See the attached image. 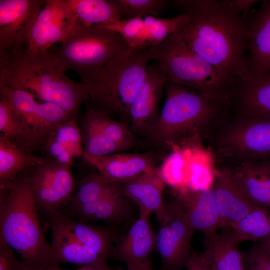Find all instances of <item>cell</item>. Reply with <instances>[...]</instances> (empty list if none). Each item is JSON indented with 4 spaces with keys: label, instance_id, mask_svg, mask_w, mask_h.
<instances>
[{
    "label": "cell",
    "instance_id": "cell-1",
    "mask_svg": "<svg viewBox=\"0 0 270 270\" xmlns=\"http://www.w3.org/2000/svg\"><path fill=\"white\" fill-rule=\"evenodd\" d=\"M172 4L188 19L178 31L188 46L221 75L229 90L248 72V31L228 0H178Z\"/></svg>",
    "mask_w": 270,
    "mask_h": 270
},
{
    "label": "cell",
    "instance_id": "cell-2",
    "mask_svg": "<svg viewBox=\"0 0 270 270\" xmlns=\"http://www.w3.org/2000/svg\"><path fill=\"white\" fill-rule=\"evenodd\" d=\"M65 72L50 50L32 56L20 48L0 55V85L28 90L76 117L82 104L88 101V86L72 80Z\"/></svg>",
    "mask_w": 270,
    "mask_h": 270
},
{
    "label": "cell",
    "instance_id": "cell-3",
    "mask_svg": "<svg viewBox=\"0 0 270 270\" xmlns=\"http://www.w3.org/2000/svg\"><path fill=\"white\" fill-rule=\"evenodd\" d=\"M0 197V237L20 254L29 270L52 266V249L41 230L27 169Z\"/></svg>",
    "mask_w": 270,
    "mask_h": 270
},
{
    "label": "cell",
    "instance_id": "cell-4",
    "mask_svg": "<svg viewBox=\"0 0 270 270\" xmlns=\"http://www.w3.org/2000/svg\"><path fill=\"white\" fill-rule=\"evenodd\" d=\"M152 60L150 48H131L109 60L85 82L92 108L130 124V108L143 84Z\"/></svg>",
    "mask_w": 270,
    "mask_h": 270
},
{
    "label": "cell",
    "instance_id": "cell-5",
    "mask_svg": "<svg viewBox=\"0 0 270 270\" xmlns=\"http://www.w3.org/2000/svg\"><path fill=\"white\" fill-rule=\"evenodd\" d=\"M44 214L52 234V265L70 263L82 266L107 262L120 238L112 230L91 226L60 210Z\"/></svg>",
    "mask_w": 270,
    "mask_h": 270
},
{
    "label": "cell",
    "instance_id": "cell-6",
    "mask_svg": "<svg viewBox=\"0 0 270 270\" xmlns=\"http://www.w3.org/2000/svg\"><path fill=\"white\" fill-rule=\"evenodd\" d=\"M152 60L166 80L222 100L229 88L219 72L188 46L179 32L150 48Z\"/></svg>",
    "mask_w": 270,
    "mask_h": 270
},
{
    "label": "cell",
    "instance_id": "cell-7",
    "mask_svg": "<svg viewBox=\"0 0 270 270\" xmlns=\"http://www.w3.org/2000/svg\"><path fill=\"white\" fill-rule=\"evenodd\" d=\"M164 89V106L148 136L154 144H168L196 132L219 110L221 100L192 88L166 80Z\"/></svg>",
    "mask_w": 270,
    "mask_h": 270
},
{
    "label": "cell",
    "instance_id": "cell-8",
    "mask_svg": "<svg viewBox=\"0 0 270 270\" xmlns=\"http://www.w3.org/2000/svg\"><path fill=\"white\" fill-rule=\"evenodd\" d=\"M132 48L119 34L102 25L87 26L78 20L67 38L50 50L66 71L85 82L109 60Z\"/></svg>",
    "mask_w": 270,
    "mask_h": 270
},
{
    "label": "cell",
    "instance_id": "cell-9",
    "mask_svg": "<svg viewBox=\"0 0 270 270\" xmlns=\"http://www.w3.org/2000/svg\"><path fill=\"white\" fill-rule=\"evenodd\" d=\"M0 97L10 104L14 117L30 139L33 152L44 154L54 131L73 118L53 103L38 102L26 90L0 85Z\"/></svg>",
    "mask_w": 270,
    "mask_h": 270
},
{
    "label": "cell",
    "instance_id": "cell-10",
    "mask_svg": "<svg viewBox=\"0 0 270 270\" xmlns=\"http://www.w3.org/2000/svg\"><path fill=\"white\" fill-rule=\"evenodd\" d=\"M156 216L158 227L156 233V249L161 258V270H182L192 253L190 240L194 232L185 210L178 200L164 203Z\"/></svg>",
    "mask_w": 270,
    "mask_h": 270
},
{
    "label": "cell",
    "instance_id": "cell-11",
    "mask_svg": "<svg viewBox=\"0 0 270 270\" xmlns=\"http://www.w3.org/2000/svg\"><path fill=\"white\" fill-rule=\"evenodd\" d=\"M27 172L38 212H52L69 204L76 186L70 166L46 158Z\"/></svg>",
    "mask_w": 270,
    "mask_h": 270
},
{
    "label": "cell",
    "instance_id": "cell-12",
    "mask_svg": "<svg viewBox=\"0 0 270 270\" xmlns=\"http://www.w3.org/2000/svg\"><path fill=\"white\" fill-rule=\"evenodd\" d=\"M77 20L66 0H46L30 30L25 50L36 56L67 38Z\"/></svg>",
    "mask_w": 270,
    "mask_h": 270
},
{
    "label": "cell",
    "instance_id": "cell-13",
    "mask_svg": "<svg viewBox=\"0 0 270 270\" xmlns=\"http://www.w3.org/2000/svg\"><path fill=\"white\" fill-rule=\"evenodd\" d=\"M46 0H0V54L24 48Z\"/></svg>",
    "mask_w": 270,
    "mask_h": 270
},
{
    "label": "cell",
    "instance_id": "cell-14",
    "mask_svg": "<svg viewBox=\"0 0 270 270\" xmlns=\"http://www.w3.org/2000/svg\"><path fill=\"white\" fill-rule=\"evenodd\" d=\"M210 188L221 228L230 227L251 212L262 207L250 198L234 172L228 169L216 174Z\"/></svg>",
    "mask_w": 270,
    "mask_h": 270
},
{
    "label": "cell",
    "instance_id": "cell-15",
    "mask_svg": "<svg viewBox=\"0 0 270 270\" xmlns=\"http://www.w3.org/2000/svg\"><path fill=\"white\" fill-rule=\"evenodd\" d=\"M166 78L156 66H149L146 79L130 108V126L136 136H148L156 124L158 106Z\"/></svg>",
    "mask_w": 270,
    "mask_h": 270
},
{
    "label": "cell",
    "instance_id": "cell-16",
    "mask_svg": "<svg viewBox=\"0 0 270 270\" xmlns=\"http://www.w3.org/2000/svg\"><path fill=\"white\" fill-rule=\"evenodd\" d=\"M150 217V215L140 214L126 233L112 246L108 258L123 262L126 268L149 260L156 248V237Z\"/></svg>",
    "mask_w": 270,
    "mask_h": 270
},
{
    "label": "cell",
    "instance_id": "cell-17",
    "mask_svg": "<svg viewBox=\"0 0 270 270\" xmlns=\"http://www.w3.org/2000/svg\"><path fill=\"white\" fill-rule=\"evenodd\" d=\"M86 162L108 180L121 183L156 168L154 154L115 153L95 156L84 154Z\"/></svg>",
    "mask_w": 270,
    "mask_h": 270
},
{
    "label": "cell",
    "instance_id": "cell-18",
    "mask_svg": "<svg viewBox=\"0 0 270 270\" xmlns=\"http://www.w3.org/2000/svg\"><path fill=\"white\" fill-rule=\"evenodd\" d=\"M246 22L248 31V72L270 73V0L264 1Z\"/></svg>",
    "mask_w": 270,
    "mask_h": 270
},
{
    "label": "cell",
    "instance_id": "cell-19",
    "mask_svg": "<svg viewBox=\"0 0 270 270\" xmlns=\"http://www.w3.org/2000/svg\"><path fill=\"white\" fill-rule=\"evenodd\" d=\"M226 142L243 156L260 158L270 154V119L248 118L229 130Z\"/></svg>",
    "mask_w": 270,
    "mask_h": 270
},
{
    "label": "cell",
    "instance_id": "cell-20",
    "mask_svg": "<svg viewBox=\"0 0 270 270\" xmlns=\"http://www.w3.org/2000/svg\"><path fill=\"white\" fill-rule=\"evenodd\" d=\"M128 200L122 194H118L60 210L86 223L103 221L113 224H124L131 220L134 214L130 200Z\"/></svg>",
    "mask_w": 270,
    "mask_h": 270
},
{
    "label": "cell",
    "instance_id": "cell-21",
    "mask_svg": "<svg viewBox=\"0 0 270 270\" xmlns=\"http://www.w3.org/2000/svg\"><path fill=\"white\" fill-rule=\"evenodd\" d=\"M232 88L236 92L240 110L244 114L270 119V73L248 72Z\"/></svg>",
    "mask_w": 270,
    "mask_h": 270
},
{
    "label": "cell",
    "instance_id": "cell-22",
    "mask_svg": "<svg viewBox=\"0 0 270 270\" xmlns=\"http://www.w3.org/2000/svg\"><path fill=\"white\" fill-rule=\"evenodd\" d=\"M183 206L192 228L204 235L214 234L220 228L211 188L206 190L187 188L182 191L178 200Z\"/></svg>",
    "mask_w": 270,
    "mask_h": 270
},
{
    "label": "cell",
    "instance_id": "cell-23",
    "mask_svg": "<svg viewBox=\"0 0 270 270\" xmlns=\"http://www.w3.org/2000/svg\"><path fill=\"white\" fill-rule=\"evenodd\" d=\"M124 196L135 203L140 214L150 216L162 208L163 178L156 167L120 183Z\"/></svg>",
    "mask_w": 270,
    "mask_h": 270
},
{
    "label": "cell",
    "instance_id": "cell-24",
    "mask_svg": "<svg viewBox=\"0 0 270 270\" xmlns=\"http://www.w3.org/2000/svg\"><path fill=\"white\" fill-rule=\"evenodd\" d=\"M240 242L232 228H223L220 233L204 235L202 253L216 270H246L242 252L238 250Z\"/></svg>",
    "mask_w": 270,
    "mask_h": 270
},
{
    "label": "cell",
    "instance_id": "cell-25",
    "mask_svg": "<svg viewBox=\"0 0 270 270\" xmlns=\"http://www.w3.org/2000/svg\"><path fill=\"white\" fill-rule=\"evenodd\" d=\"M46 158L22 151L0 134V189L6 192L22 171L44 162Z\"/></svg>",
    "mask_w": 270,
    "mask_h": 270
},
{
    "label": "cell",
    "instance_id": "cell-26",
    "mask_svg": "<svg viewBox=\"0 0 270 270\" xmlns=\"http://www.w3.org/2000/svg\"><path fill=\"white\" fill-rule=\"evenodd\" d=\"M233 172L255 203L270 208V172L264 162H244Z\"/></svg>",
    "mask_w": 270,
    "mask_h": 270
},
{
    "label": "cell",
    "instance_id": "cell-27",
    "mask_svg": "<svg viewBox=\"0 0 270 270\" xmlns=\"http://www.w3.org/2000/svg\"><path fill=\"white\" fill-rule=\"evenodd\" d=\"M87 106L83 119L105 138L120 146L124 151L138 146V138L132 132L127 124L114 120L88 104Z\"/></svg>",
    "mask_w": 270,
    "mask_h": 270
},
{
    "label": "cell",
    "instance_id": "cell-28",
    "mask_svg": "<svg viewBox=\"0 0 270 270\" xmlns=\"http://www.w3.org/2000/svg\"><path fill=\"white\" fill-rule=\"evenodd\" d=\"M77 20L87 26L107 25L121 18L112 0H66Z\"/></svg>",
    "mask_w": 270,
    "mask_h": 270
},
{
    "label": "cell",
    "instance_id": "cell-29",
    "mask_svg": "<svg viewBox=\"0 0 270 270\" xmlns=\"http://www.w3.org/2000/svg\"><path fill=\"white\" fill-rule=\"evenodd\" d=\"M118 194H122L120 183L113 182L98 172H92L78 182L72 200L66 206L92 202Z\"/></svg>",
    "mask_w": 270,
    "mask_h": 270
},
{
    "label": "cell",
    "instance_id": "cell-30",
    "mask_svg": "<svg viewBox=\"0 0 270 270\" xmlns=\"http://www.w3.org/2000/svg\"><path fill=\"white\" fill-rule=\"evenodd\" d=\"M240 242H258L270 237V211L260 207L233 224L230 226Z\"/></svg>",
    "mask_w": 270,
    "mask_h": 270
},
{
    "label": "cell",
    "instance_id": "cell-31",
    "mask_svg": "<svg viewBox=\"0 0 270 270\" xmlns=\"http://www.w3.org/2000/svg\"><path fill=\"white\" fill-rule=\"evenodd\" d=\"M102 26L120 34L132 48L142 50L152 46V38L143 17L118 20Z\"/></svg>",
    "mask_w": 270,
    "mask_h": 270
},
{
    "label": "cell",
    "instance_id": "cell-32",
    "mask_svg": "<svg viewBox=\"0 0 270 270\" xmlns=\"http://www.w3.org/2000/svg\"><path fill=\"white\" fill-rule=\"evenodd\" d=\"M0 131L22 151L28 153L34 152L30 139L14 117L10 104L2 98L0 99Z\"/></svg>",
    "mask_w": 270,
    "mask_h": 270
},
{
    "label": "cell",
    "instance_id": "cell-33",
    "mask_svg": "<svg viewBox=\"0 0 270 270\" xmlns=\"http://www.w3.org/2000/svg\"><path fill=\"white\" fill-rule=\"evenodd\" d=\"M121 18L128 20L144 16H158L172 1L166 0H112Z\"/></svg>",
    "mask_w": 270,
    "mask_h": 270
},
{
    "label": "cell",
    "instance_id": "cell-34",
    "mask_svg": "<svg viewBox=\"0 0 270 270\" xmlns=\"http://www.w3.org/2000/svg\"><path fill=\"white\" fill-rule=\"evenodd\" d=\"M80 128L84 154L102 156L124 151L120 146L105 138L83 118Z\"/></svg>",
    "mask_w": 270,
    "mask_h": 270
},
{
    "label": "cell",
    "instance_id": "cell-35",
    "mask_svg": "<svg viewBox=\"0 0 270 270\" xmlns=\"http://www.w3.org/2000/svg\"><path fill=\"white\" fill-rule=\"evenodd\" d=\"M143 18L150 35L153 47L159 46L170 36L178 31L188 20V16L184 13H180L172 18L144 16Z\"/></svg>",
    "mask_w": 270,
    "mask_h": 270
},
{
    "label": "cell",
    "instance_id": "cell-36",
    "mask_svg": "<svg viewBox=\"0 0 270 270\" xmlns=\"http://www.w3.org/2000/svg\"><path fill=\"white\" fill-rule=\"evenodd\" d=\"M51 138L62 144L74 158H83L84 150L80 128L76 117L60 124Z\"/></svg>",
    "mask_w": 270,
    "mask_h": 270
},
{
    "label": "cell",
    "instance_id": "cell-37",
    "mask_svg": "<svg viewBox=\"0 0 270 270\" xmlns=\"http://www.w3.org/2000/svg\"><path fill=\"white\" fill-rule=\"evenodd\" d=\"M242 254L246 270H270V254L258 242Z\"/></svg>",
    "mask_w": 270,
    "mask_h": 270
},
{
    "label": "cell",
    "instance_id": "cell-38",
    "mask_svg": "<svg viewBox=\"0 0 270 270\" xmlns=\"http://www.w3.org/2000/svg\"><path fill=\"white\" fill-rule=\"evenodd\" d=\"M0 270H29L23 261L14 256L13 250L0 237Z\"/></svg>",
    "mask_w": 270,
    "mask_h": 270
},
{
    "label": "cell",
    "instance_id": "cell-39",
    "mask_svg": "<svg viewBox=\"0 0 270 270\" xmlns=\"http://www.w3.org/2000/svg\"><path fill=\"white\" fill-rule=\"evenodd\" d=\"M58 164L71 166L74 157L61 143L51 138L46 147L44 154Z\"/></svg>",
    "mask_w": 270,
    "mask_h": 270
},
{
    "label": "cell",
    "instance_id": "cell-40",
    "mask_svg": "<svg viewBox=\"0 0 270 270\" xmlns=\"http://www.w3.org/2000/svg\"><path fill=\"white\" fill-rule=\"evenodd\" d=\"M186 270H216L203 253L192 252L186 264Z\"/></svg>",
    "mask_w": 270,
    "mask_h": 270
},
{
    "label": "cell",
    "instance_id": "cell-41",
    "mask_svg": "<svg viewBox=\"0 0 270 270\" xmlns=\"http://www.w3.org/2000/svg\"><path fill=\"white\" fill-rule=\"evenodd\" d=\"M230 5L238 13L240 14L242 12L243 13L242 16L244 20H246L248 16V11L250 6L254 4L257 0H228Z\"/></svg>",
    "mask_w": 270,
    "mask_h": 270
},
{
    "label": "cell",
    "instance_id": "cell-42",
    "mask_svg": "<svg viewBox=\"0 0 270 270\" xmlns=\"http://www.w3.org/2000/svg\"><path fill=\"white\" fill-rule=\"evenodd\" d=\"M76 270H119L110 267L107 262H103L80 266Z\"/></svg>",
    "mask_w": 270,
    "mask_h": 270
},
{
    "label": "cell",
    "instance_id": "cell-43",
    "mask_svg": "<svg viewBox=\"0 0 270 270\" xmlns=\"http://www.w3.org/2000/svg\"><path fill=\"white\" fill-rule=\"evenodd\" d=\"M126 270H154V269L149 259L132 268H127Z\"/></svg>",
    "mask_w": 270,
    "mask_h": 270
},
{
    "label": "cell",
    "instance_id": "cell-44",
    "mask_svg": "<svg viewBox=\"0 0 270 270\" xmlns=\"http://www.w3.org/2000/svg\"><path fill=\"white\" fill-rule=\"evenodd\" d=\"M258 242L264 250L270 254V237Z\"/></svg>",
    "mask_w": 270,
    "mask_h": 270
},
{
    "label": "cell",
    "instance_id": "cell-45",
    "mask_svg": "<svg viewBox=\"0 0 270 270\" xmlns=\"http://www.w3.org/2000/svg\"><path fill=\"white\" fill-rule=\"evenodd\" d=\"M39 270H69L63 268L58 265H52Z\"/></svg>",
    "mask_w": 270,
    "mask_h": 270
},
{
    "label": "cell",
    "instance_id": "cell-46",
    "mask_svg": "<svg viewBox=\"0 0 270 270\" xmlns=\"http://www.w3.org/2000/svg\"><path fill=\"white\" fill-rule=\"evenodd\" d=\"M264 163L265 164V165L267 167V168L270 172V160L266 162H264Z\"/></svg>",
    "mask_w": 270,
    "mask_h": 270
}]
</instances>
